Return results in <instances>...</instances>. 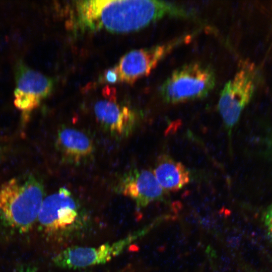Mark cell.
Here are the masks:
<instances>
[{
	"mask_svg": "<svg viewBox=\"0 0 272 272\" xmlns=\"http://www.w3.org/2000/svg\"><path fill=\"white\" fill-rule=\"evenodd\" d=\"M116 190L132 198L139 209L151 202L161 200L165 191L161 187L153 172L145 169H131L121 177Z\"/></svg>",
	"mask_w": 272,
	"mask_h": 272,
	"instance_id": "9",
	"label": "cell"
},
{
	"mask_svg": "<svg viewBox=\"0 0 272 272\" xmlns=\"http://www.w3.org/2000/svg\"><path fill=\"white\" fill-rule=\"evenodd\" d=\"M250 272H254V271H250Z\"/></svg>",
	"mask_w": 272,
	"mask_h": 272,
	"instance_id": "16",
	"label": "cell"
},
{
	"mask_svg": "<svg viewBox=\"0 0 272 272\" xmlns=\"http://www.w3.org/2000/svg\"><path fill=\"white\" fill-rule=\"evenodd\" d=\"M104 77L106 82L110 83H114L118 81L116 73L111 69L105 73Z\"/></svg>",
	"mask_w": 272,
	"mask_h": 272,
	"instance_id": "14",
	"label": "cell"
},
{
	"mask_svg": "<svg viewBox=\"0 0 272 272\" xmlns=\"http://www.w3.org/2000/svg\"><path fill=\"white\" fill-rule=\"evenodd\" d=\"M74 5L75 23L84 30L104 29L113 32H129L166 17L195 18L193 11L162 1H78Z\"/></svg>",
	"mask_w": 272,
	"mask_h": 272,
	"instance_id": "1",
	"label": "cell"
},
{
	"mask_svg": "<svg viewBox=\"0 0 272 272\" xmlns=\"http://www.w3.org/2000/svg\"><path fill=\"white\" fill-rule=\"evenodd\" d=\"M262 221L268 237L272 241V204L264 211Z\"/></svg>",
	"mask_w": 272,
	"mask_h": 272,
	"instance_id": "13",
	"label": "cell"
},
{
	"mask_svg": "<svg viewBox=\"0 0 272 272\" xmlns=\"http://www.w3.org/2000/svg\"><path fill=\"white\" fill-rule=\"evenodd\" d=\"M37 221L44 233L59 242L78 236L89 226L78 202L64 187L44 198Z\"/></svg>",
	"mask_w": 272,
	"mask_h": 272,
	"instance_id": "3",
	"label": "cell"
},
{
	"mask_svg": "<svg viewBox=\"0 0 272 272\" xmlns=\"http://www.w3.org/2000/svg\"><path fill=\"white\" fill-rule=\"evenodd\" d=\"M56 147L64 161L80 163L90 157L94 152L91 139L84 132L63 127L57 132Z\"/></svg>",
	"mask_w": 272,
	"mask_h": 272,
	"instance_id": "11",
	"label": "cell"
},
{
	"mask_svg": "<svg viewBox=\"0 0 272 272\" xmlns=\"http://www.w3.org/2000/svg\"><path fill=\"white\" fill-rule=\"evenodd\" d=\"M153 173L165 192H175L190 181V173L186 167L166 155L157 159Z\"/></svg>",
	"mask_w": 272,
	"mask_h": 272,
	"instance_id": "12",
	"label": "cell"
},
{
	"mask_svg": "<svg viewBox=\"0 0 272 272\" xmlns=\"http://www.w3.org/2000/svg\"><path fill=\"white\" fill-rule=\"evenodd\" d=\"M148 229L138 230L112 243L97 247L71 246L56 254L54 263L60 268L77 269L106 263L120 255L132 243L144 235Z\"/></svg>",
	"mask_w": 272,
	"mask_h": 272,
	"instance_id": "6",
	"label": "cell"
},
{
	"mask_svg": "<svg viewBox=\"0 0 272 272\" xmlns=\"http://www.w3.org/2000/svg\"><path fill=\"white\" fill-rule=\"evenodd\" d=\"M94 111L97 120L112 134L128 137L135 128L137 118L134 113L126 106H121L112 101L97 102Z\"/></svg>",
	"mask_w": 272,
	"mask_h": 272,
	"instance_id": "10",
	"label": "cell"
},
{
	"mask_svg": "<svg viewBox=\"0 0 272 272\" xmlns=\"http://www.w3.org/2000/svg\"><path fill=\"white\" fill-rule=\"evenodd\" d=\"M16 88L14 104L28 116L41 101L51 93L53 86L51 79L29 67L22 61L15 69Z\"/></svg>",
	"mask_w": 272,
	"mask_h": 272,
	"instance_id": "8",
	"label": "cell"
},
{
	"mask_svg": "<svg viewBox=\"0 0 272 272\" xmlns=\"http://www.w3.org/2000/svg\"><path fill=\"white\" fill-rule=\"evenodd\" d=\"M215 84L210 65L192 62L174 70L162 84L160 92L165 102L176 104L206 97Z\"/></svg>",
	"mask_w": 272,
	"mask_h": 272,
	"instance_id": "4",
	"label": "cell"
},
{
	"mask_svg": "<svg viewBox=\"0 0 272 272\" xmlns=\"http://www.w3.org/2000/svg\"><path fill=\"white\" fill-rule=\"evenodd\" d=\"M256 77L254 64L245 62L221 92L218 110L230 133L252 97L255 89Z\"/></svg>",
	"mask_w": 272,
	"mask_h": 272,
	"instance_id": "5",
	"label": "cell"
},
{
	"mask_svg": "<svg viewBox=\"0 0 272 272\" xmlns=\"http://www.w3.org/2000/svg\"><path fill=\"white\" fill-rule=\"evenodd\" d=\"M19 272H36V269L33 267H27L21 269Z\"/></svg>",
	"mask_w": 272,
	"mask_h": 272,
	"instance_id": "15",
	"label": "cell"
},
{
	"mask_svg": "<svg viewBox=\"0 0 272 272\" xmlns=\"http://www.w3.org/2000/svg\"><path fill=\"white\" fill-rule=\"evenodd\" d=\"M192 37V34L184 35L163 44L132 50L123 56L111 69L116 73L118 81L133 83L149 75L167 54Z\"/></svg>",
	"mask_w": 272,
	"mask_h": 272,
	"instance_id": "7",
	"label": "cell"
},
{
	"mask_svg": "<svg viewBox=\"0 0 272 272\" xmlns=\"http://www.w3.org/2000/svg\"><path fill=\"white\" fill-rule=\"evenodd\" d=\"M42 183L31 174L13 178L0 186V218L20 233L30 230L44 199Z\"/></svg>",
	"mask_w": 272,
	"mask_h": 272,
	"instance_id": "2",
	"label": "cell"
}]
</instances>
